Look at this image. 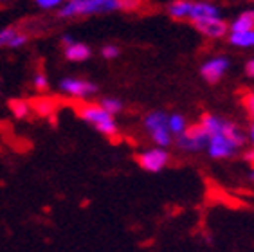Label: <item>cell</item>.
Segmentation results:
<instances>
[{"instance_id":"1","label":"cell","mask_w":254,"mask_h":252,"mask_svg":"<svg viewBox=\"0 0 254 252\" xmlns=\"http://www.w3.org/2000/svg\"><path fill=\"white\" fill-rule=\"evenodd\" d=\"M142 0H67L64 7H60V16H92L112 13V11H135L139 9Z\"/></svg>"},{"instance_id":"2","label":"cell","mask_w":254,"mask_h":252,"mask_svg":"<svg viewBox=\"0 0 254 252\" xmlns=\"http://www.w3.org/2000/svg\"><path fill=\"white\" fill-rule=\"evenodd\" d=\"M245 144L244 131L240 130L235 123L224 121L220 131H216L207 141V153L213 159H229Z\"/></svg>"},{"instance_id":"3","label":"cell","mask_w":254,"mask_h":252,"mask_svg":"<svg viewBox=\"0 0 254 252\" xmlns=\"http://www.w3.org/2000/svg\"><path fill=\"white\" fill-rule=\"evenodd\" d=\"M79 117L85 123L92 125L99 133L107 137H114L118 133V123L108 112L103 110L99 105H83L79 108Z\"/></svg>"},{"instance_id":"4","label":"cell","mask_w":254,"mask_h":252,"mask_svg":"<svg viewBox=\"0 0 254 252\" xmlns=\"http://www.w3.org/2000/svg\"><path fill=\"white\" fill-rule=\"evenodd\" d=\"M144 126H146L148 133L152 137V141L157 144V148H166L171 144V135L170 128H168V114L162 110L150 112L144 117Z\"/></svg>"},{"instance_id":"5","label":"cell","mask_w":254,"mask_h":252,"mask_svg":"<svg viewBox=\"0 0 254 252\" xmlns=\"http://www.w3.org/2000/svg\"><path fill=\"white\" fill-rule=\"evenodd\" d=\"M207 141H209V137H207L204 128L200 125H195L188 126L186 131L177 137V146L184 151H193L195 153V151L207 148Z\"/></svg>"},{"instance_id":"6","label":"cell","mask_w":254,"mask_h":252,"mask_svg":"<svg viewBox=\"0 0 254 252\" xmlns=\"http://www.w3.org/2000/svg\"><path fill=\"white\" fill-rule=\"evenodd\" d=\"M139 160V166L142 170L148 171V173H159L168 166L170 162V155L164 148H150V150L142 151L141 155L137 157Z\"/></svg>"},{"instance_id":"7","label":"cell","mask_w":254,"mask_h":252,"mask_svg":"<svg viewBox=\"0 0 254 252\" xmlns=\"http://www.w3.org/2000/svg\"><path fill=\"white\" fill-rule=\"evenodd\" d=\"M60 88L62 92H65L67 96L78 97V99H85V97H90L98 92V87L94 85L92 81H87V79H79V78H65L60 83Z\"/></svg>"},{"instance_id":"8","label":"cell","mask_w":254,"mask_h":252,"mask_svg":"<svg viewBox=\"0 0 254 252\" xmlns=\"http://www.w3.org/2000/svg\"><path fill=\"white\" fill-rule=\"evenodd\" d=\"M229 68V60L225 56H215V58L207 60L200 67L202 78L207 83H216L220 81V78L225 74V70Z\"/></svg>"},{"instance_id":"9","label":"cell","mask_w":254,"mask_h":252,"mask_svg":"<svg viewBox=\"0 0 254 252\" xmlns=\"http://www.w3.org/2000/svg\"><path fill=\"white\" fill-rule=\"evenodd\" d=\"M195 29L198 31L200 34H204L205 38H211V40H218V38H224L227 31H229V25L227 22L218 16V18H207V20H200V22H196Z\"/></svg>"},{"instance_id":"10","label":"cell","mask_w":254,"mask_h":252,"mask_svg":"<svg viewBox=\"0 0 254 252\" xmlns=\"http://www.w3.org/2000/svg\"><path fill=\"white\" fill-rule=\"evenodd\" d=\"M220 16V11L218 7L209 2H193L191 5V11H190V18L193 24L196 22H200V20H207V18H218Z\"/></svg>"},{"instance_id":"11","label":"cell","mask_w":254,"mask_h":252,"mask_svg":"<svg viewBox=\"0 0 254 252\" xmlns=\"http://www.w3.org/2000/svg\"><path fill=\"white\" fill-rule=\"evenodd\" d=\"M27 44V34L20 33L16 27H5L0 29V47L20 49Z\"/></svg>"},{"instance_id":"12","label":"cell","mask_w":254,"mask_h":252,"mask_svg":"<svg viewBox=\"0 0 254 252\" xmlns=\"http://www.w3.org/2000/svg\"><path fill=\"white\" fill-rule=\"evenodd\" d=\"M231 33H244V31H254V9L244 11L236 16L229 25Z\"/></svg>"},{"instance_id":"13","label":"cell","mask_w":254,"mask_h":252,"mask_svg":"<svg viewBox=\"0 0 254 252\" xmlns=\"http://www.w3.org/2000/svg\"><path fill=\"white\" fill-rule=\"evenodd\" d=\"M65 58L70 62H85L90 58V47L79 42H74L72 45L65 47Z\"/></svg>"},{"instance_id":"14","label":"cell","mask_w":254,"mask_h":252,"mask_svg":"<svg viewBox=\"0 0 254 252\" xmlns=\"http://www.w3.org/2000/svg\"><path fill=\"white\" fill-rule=\"evenodd\" d=\"M191 5H193V2H190V0H175V2H171L170 4L168 13H170L171 18L186 20V18H190Z\"/></svg>"},{"instance_id":"15","label":"cell","mask_w":254,"mask_h":252,"mask_svg":"<svg viewBox=\"0 0 254 252\" xmlns=\"http://www.w3.org/2000/svg\"><path fill=\"white\" fill-rule=\"evenodd\" d=\"M229 44L240 49H253L254 47V31H244V33H231Z\"/></svg>"},{"instance_id":"16","label":"cell","mask_w":254,"mask_h":252,"mask_svg":"<svg viewBox=\"0 0 254 252\" xmlns=\"http://www.w3.org/2000/svg\"><path fill=\"white\" fill-rule=\"evenodd\" d=\"M168 128H170L171 135H181L184 133L188 128V123H186V117L181 116V114H171L168 116Z\"/></svg>"},{"instance_id":"17","label":"cell","mask_w":254,"mask_h":252,"mask_svg":"<svg viewBox=\"0 0 254 252\" xmlns=\"http://www.w3.org/2000/svg\"><path fill=\"white\" fill-rule=\"evenodd\" d=\"M9 108L16 119H25L31 112V105L27 101H24V99H13L9 103Z\"/></svg>"},{"instance_id":"18","label":"cell","mask_w":254,"mask_h":252,"mask_svg":"<svg viewBox=\"0 0 254 252\" xmlns=\"http://www.w3.org/2000/svg\"><path fill=\"white\" fill-rule=\"evenodd\" d=\"M34 110L38 112L40 116H49L54 112V101L51 97H38L34 101Z\"/></svg>"},{"instance_id":"19","label":"cell","mask_w":254,"mask_h":252,"mask_svg":"<svg viewBox=\"0 0 254 252\" xmlns=\"http://www.w3.org/2000/svg\"><path fill=\"white\" fill-rule=\"evenodd\" d=\"M99 107L105 112H108L110 116H116V114H119L123 110V103L119 99H116V97H105V99H101Z\"/></svg>"},{"instance_id":"20","label":"cell","mask_w":254,"mask_h":252,"mask_svg":"<svg viewBox=\"0 0 254 252\" xmlns=\"http://www.w3.org/2000/svg\"><path fill=\"white\" fill-rule=\"evenodd\" d=\"M34 2L42 9H56V7H64L67 0H34Z\"/></svg>"},{"instance_id":"21","label":"cell","mask_w":254,"mask_h":252,"mask_svg":"<svg viewBox=\"0 0 254 252\" xmlns=\"http://www.w3.org/2000/svg\"><path fill=\"white\" fill-rule=\"evenodd\" d=\"M101 54H103V58L114 60L119 56V49H118V45H105V47L101 49Z\"/></svg>"},{"instance_id":"22","label":"cell","mask_w":254,"mask_h":252,"mask_svg":"<svg viewBox=\"0 0 254 252\" xmlns=\"http://www.w3.org/2000/svg\"><path fill=\"white\" fill-rule=\"evenodd\" d=\"M33 85L38 88V90H45V88H47V85H49V79H47V76H45V74L40 72L33 78Z\"/></svg>"},{"instance_id":"23","label":"cell","mask_w":254,"mask_h":252,"mask_svg":"<svg viewBox=\"0 0 254 252\" xmlns=\"http://www.w3.org/2000/svg\"><path fill=\"white\" fill-rule=\"evenodd\" d=\"M244 105L247 108V112H249V116L254 119V92H249L244 97Z\"/></svg>"},{"instance_id":"24","label":"cell","mask_w":254,"mask_h":252,"mask_svg":"<svg viewBox=\"0 0 254 252\" xmlns=\"http://www.w3.org/2000/svg\"><path fill=\"white\" fill-rule=\"evenodd\" d=\"M245 70H247V76L254 78V60H251V62L247 63V67H245Z\"/></svg>"},{"instance_id":"25","label":"cell","mask_w":254,"mask_h":252,"mask_svg":"<svg viewBox=\"0 0 254 252\" xmlns=\"http://www.w3.org/2000/svg\"><path fill=\"white\" fill-rule=\"evenodd\" d=\"M245 160H247L249 164H253V168H254V148L251 151H247V153H245Z\"/></svg>"},{"instance_id":"26","label":"cell","mask_w":254,"mask_h":252,"mask_svg":"<svg viewBox=\"0 0 254 252\" xmlns=\"http://www.w3.org/2000/svg\"><path fill=\"white\" fill-rule=\"evenodd\" d=\"M62 42L65 44V47H68V45L74 44V38H72V36H68V34H65L64 38H62Z\"/></svg>"},{"instance_id":"27","label":"cell","mask_w":254,"mask_h":252,"mask_svg":"<svg viewBox=\"0 0 254 252\" xmlns=\"http://www.w3.org/2000/svg\"><path fill=\"white\" fill-rule=\"evenodd\" d=\"M249 139H251V142H253V146H254V121H253V125H251V128H249Z\"/></svg>"},{"instance_id":"28","label":"cell","mask_w":254,"mask_h":252,"mask_svg":"<svg viewBox=\"0 0 254 252\" xmlns=\"http://www.w3.org/2000/svg\"><path fill=\"white\" fill-rule=\"evenodd\" d=\"M251 179H253V180H254V170H253V173H251Z\"/></svg>"},{"instance_id":"29","label":"cell","mask_w":254,"mask_h":252,"mask_svg":"<svg viewBox=\"0 0 254 252\" xmlns=\"http://www.w3.org/2000/svg\"><path fill=\"white\" fill-rule=\"evenodd\" d=\"M72 2H78V0H72Z\"/></svg>"},{"instance_id":"30","label":"cell","mask_w":254,"mask_h":252,"mask_svg":"<svg viewBox=\"0 0 254 252\" xmlns=\"http://www.w3.org/2000/svg\"><path fill=\"white\" fill-rule=\"evenodd\" d=\"M0 2H5V0H0Z\"/></svg>"}]
</instances>
